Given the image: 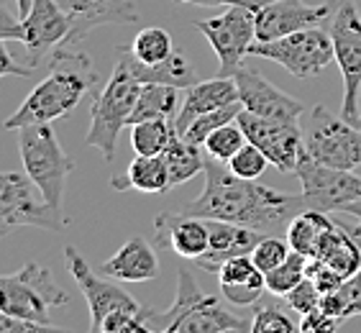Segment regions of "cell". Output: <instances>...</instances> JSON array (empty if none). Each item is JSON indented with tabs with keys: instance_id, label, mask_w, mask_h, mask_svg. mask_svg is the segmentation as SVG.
<instances>
[{
	"instance_id": "obj_1",
	"label": "cell",
	"mask_w": 361,
	"mask_h": 333,
	"mask_svg": "<svg viewBox=\"0 0 361 333\" xmlns=\"http://www.w3.org/2000/svg\"><path fill=\"white\" fill-rule=\"evenodd\" d=\"M300 210H305L302 195H285L257 180L238 177L228 164L208 157L205 188L195 200L182 205L180 213L218 218L262 234H285Z\"/></svg>"
},
{
	"instance_id": "obj_2",
	"label": "cell",
	"mask_w": 361,
	"mask_h": 333,
	"mask_svg": "<svg viewBox=\"0 0 361 333\" xmlns=\"http://www.w3.org/2000/svg\"><path fill=\"white\" fill-rule=\"evenodd\" d=\"M97 75L90 56L80 47H59L49 56V75L36 85L21 108L6 121L8 131H18L23 126L51 123L75 111L87 95Z\"/></svg>"
},
{
	"instance_id": "obj_3",
	"label": "cell",
	"mask_w": 361,
	"mask_h": 333,
	"mask_svg": "<svg viewBox=\"0 0 361 333\" xmlns=\"http://www.w3.org/2000/svg\"><path fill=\"white\" fill-rule=\"evenodd\" d=\"M144 320L149 328L164 333H228L251 328V323L241 320L236 313L226 310L221 298L202 292L188 267L177 274V295L172 305L167 310L144 308Z\"/></svg>"
},
{
	"instance_id": "obj_4",
	"label": "cell",
	"mask_w": 361,
	"mask_h": 333,
	"mask_svg": "<svg viewBox=\"0 0 361 333\" xmlns=\"http://www.w3.org/2000/svg\"><path fill=\"white\" fill-rule=\"evenodd\" d=\"M141 83L123 62H116L111 80L97 90L90 111V128L85 133V146H95L105 159L113 162L118 133L128 121L139 100Z\"/></svg>"
},
{
	"instance_id": "obj_5",
	"label": "cell",
	"mask_w": 361,
	"mask_h": 333,
	"mask_svg": "<svg viewBox=\"0 0 361 333\" xmlns=\"http://www.w3.org/2000/svg\"><path fill=\"white\" fill-rule=\"evenodd\" d=\"M18 152H21L23 172L31 177L44 200L56 213H62L64 185H67V177L75 169V164L56 141L51 123H34L18 128Z\"/></svg>"
},
{
	"instance_id": "obj_6",
	"label": "cell",
	"mask_w": 361,
	"mask_h": 333,
	"mask_svg": "<svg viewBox=\"0 0 361 333\" xmlns=\"http://www.w3.org/2000/svg\"><path fill=\"white\" fill-rule=\"evenodd\" d=\"M70 295L56 285L51 272L42 264L28 262L13 274L0 277V313L13 318L51 326L49 310L67 305Z\"/></svg>"
},
{
	"instance_id": "obj_7",
	"label": "cell",
	"mask_w": 361,
	"mask_h": 333,
	"mask_svg": "<svg viewBox=\"0 0 361 333\" xmlns=\"http://www.w3.org/2000/svg\"><path fill=\"white\" fill-rule=\"evenodd\" d=\"M302 136L310 159L338 169L361 166V128L343 116H334L323 105H313Z\"/></svg>"
},
{
	"instance_id": "obj_8",
	"label": "cell",
	"mask_w": 361,
	"mask_h": 333,
	"mask_svg": "<svg viewBox=\"0 0 361 333\" xmlns=\"http://www.w3.org/2000/svg\"><path fill=\"white\" fill-rule=\"evenodd\" d=\"M0 39L21 42L28 52L31 64H39L42 56L59 49L70 39V18L56 0H34V6L18 21L8 11H0Z\"/></svg>"
},
{
	"instance_id": "obj_9",
	"label": "cell",
	"mask_w": 361,
	"mask_h": 333,
	"mask_svg": "<svg viewBox=\"0 0 361 333\" xmlns=\"http://www.w3.org/2000/svg\"><path fill=\"white\" fill-rule=\"evenodd\" d=\"M249 54L277 62L279 67H285L290 75L300 77V80L320 75L328 64L336 62L331 31L315 26L295 31V34L274 39V42H254Z\"/></svg>"
},
{
	"instance_id": "obj_10",
	"label": "cell",
	"mask_w": 361,
	"mask_h": 333,
	"mask_svg": "<svg viewBox=\"0 0 361 333\" xmlns=\"http://www.w3.org/2000/svg\"><path fill=\"white\" fill-rule=\"evenodd\" d=\"M331 39H334L336 64L343 77V100L341 116L361 128L359 92H361V13L351 0H341L331 16Z\"/></svg>"
},
{
	"instance_id": "obj_11",
	"label": "cell",
	"mask_w": 361,
	"mask_h": 333,
	"mask_svg": "<svg viewBox=\"0 0 361 333\" xmlns=\"http://www.w3.org/2000/svg\"><path fill=\"white\" fill-rule=\"evenodd\" d=\"M195 31H200L210 42L218 56V75L233 77L243 67V56L249 54L251 44L257 42V18L254 0L251 6H228L221 16L195 21Z\"/></svg>"
},
{
	"instance_id": "obj_12",
	"label": "cell",
	"mask_w": 361,
	"mask_h": 333,
	"mask_svg": "<svg viewBox=\"0 0 361 333\" xmlns=\"http://www.w3.org/2000/svg\"><path fill=\"white\" fill-rule=\"evenodd\" d=\"M302 188L305 208L326 210V213H348L356 202H361V177L354 169L326 166L302 154L295 169Z\"/></svg>"
},
{
	"instance_id": "obj_13",
	"label": "cell",
	"mask_w": 361,
	"mask_h": 333,
	"mask_svg": "<svg viewBox=\"0 0 361 333\" xmlns=\"http://www.w3.org/2000/svg\"><path fill=\"white\" fill-rule=\"evenodd\" d=\"M36 185L28 174L3 172L0 174V229L11 234L18 226H34L44 231H62L67 223L62 213H56L44 198L34 195Z\"/></svg>"
},
{
	"instance_id": "obj_14",
	"label": "cell",
	"mask_w": 361,
	"mask_h": 333,
	"mask_svg": "<svg viewBox=\"0 0 361 333\" xmlns=\"http://www.w3.org/2000/svg\"><path fill=\"white\" fill-rule=\"evenodd\" d=\"M64 259H67V270L77 279V285L82 290L85 300H87V308H90V331L100 333L103 328V320L111 318L113 313H133V315H144V305L136 303V300L123 292L118 285L108 282L105 277L95 274L90 270V264L85 262L82 254L75 249V246H67L64 249Z\"/></svg>"
},
{
	"instance_id": "obj_15",
	"label": "cell",
	"mask_w": 361,
	"mask_h": 333,
	"mask_svg": "<svg viewBox=\"0 0 361 333\" xmlns=\"http://www.w3.org/2000/svg\"><path fill=\"white\" fill-rule=\"evenodd\" d=\"M238 126L243 128L246 139L257 144L269 157L271 166L279 172H295L305 154V136L300 131V123L290 121H269L262 116H254L249 111L238 113Z\"/></svg>"
},
{
	"instance_id": "obj_16",
	"label": "cell",
	"mask_w": 361,
	"mask_h": 333,
	"mask_svg": "<svg viewBox=\"0 0 361 333\" xmlns=\"http://www.w3.org/2000/svg\"><path fill=\"white\" fill-rule=\"evenodd\" d=\"M334 16V6H307L305 0H254L257 42H274Z\"/></svg>"
},
{
	"instance_id": "obj_17",
	"label": "cell",
	"mask_w": 361,
	"mask_h": 333,
	"mask_svg": "<svg viewBox=\"0 0 361 333\" xmlns=\"http://www.w3.org/2000/svg\"><path fill=\"white\" fill-rule=\"evenodd\" d=\"M238 85V100H241L243 111L262 116L269 121H290V123H300L302 113L307 105L298 97L287 95L271 83H267L264 77L257 75L254 70H241L233 75Z\"/></svg>"
},
{
	"instance_id": "obj_18",
	"label": "cell",
	"mask_w": 361,
	"mask_h": 333,
	"mask_svg": "<svg viewBox=\"0 0 361 333\" xmlns=\"http://www.w3.org/2000/svg\"><path fill=\"white\" fill-rule=\"evenodd\" d=\"M70 18V39L62 47H80L92 28L105 23H136L139 13L131 0H56Z\"/></svg>"
},
{
	"instance_id": "obj_19",
	"label": "cell",
	"mask_w": 361,
	"mask_h": 333,
	"mask_svg": "<svg viewBox=\"0 0 361 333\" xmlns=\"http://www.w3.org/2000/svg\"><path fill=\"white\" fill-rule=\"evenodd\" d=\"M154 229H157V241H167L174 254L188 262H197L210 249L208 221L200 215H188L180 210L169 213L167 210V213L157 215Z\"/></svg>"
},
{
	"instance_id": "obj_20",
	"label": "cell",
	"mask_w": 361,
	"mask_h": 333,
	"mask_svg": "<svg viewBox=\"0 0 361 333\" xmlns=\"http://www.w3.org/2000/svg\"><path fill=\"white\" fill-rule=\"evenodd\" d=\"M210 231V249L205 251V257H200L197 262H192L195 270L210 272L218 274L221 267L228 259L241 257V254H251L254 246L259 243V238L264 236L262 231L246 229V226H236L228 221H218V218H205Z\"/></svg>"
},
{
	"instance_id": "obj_21",
	"label": "cell",
	"mask_w": 361,
	"mask_h": 333,
	"mask_svg": "<svg viewBox=\"0 0 361 333\" xmlns=\"http://www.w3.org/2000/svg\"><path fill=\"white\" fill-rule=\"evenodd\" d=\"M238 103V85L233 77H221L216 80H205V83H195L185 90V103H182L177 119H174V131L185 133L188 126L192 123L197 116L210 113L223 105Z\"/></svg>"
},
{
	"instance_id": "obj_22",
	"label": "cell",
	"mask_w": 361,
	"mask_h": 333,
	"mask_svg": "<svg viewBox=\"0 0 361 333\" xmlns=\"http://www.w3.org/2000/svg\"><path fill=\"white\" fill-rule=\"evenodd\" d=\"M218 287L221 295L231 305L246 308L254 305L267 292V274L259 270L251 254H241L223 264L218 272Z\"/></svg>"
},
{
	"instance_id": "obj_23",
	"label": "cell",
	"mask_w": 361,
	"mask_h": 333,
	"mask_svg": "<svg viewBox=\"0 0 361 333\" xmlns=\"http://www.w3.org/2000/svg\"><path fill=\"white\" fill-rule=\"evenodd\" d=\"M100 272L105 277L123 279V282H149L159 274V259L146 238L133 236L103 264Z\"/></svg>"
},
{
	"instance_id": "obj_24",
	"label": "cell",
	"mask_w": 361,
	"mask_h": 333,
	"mask_svg": "<svg viewBox=\"0 0 361 333\" xmlns=\"http://www.w3.org/2000/svg\"><path fill=\"white\" fill-rule=\"evenodd\" d=\"M121 62L133 72V77L144 83H159V85H172V87H180V90H188L190 85L197 83V75H195V67L190 64V59L180 52H174L169 59L159 64H144L133 56L131 49H126L118 54Z\"/></svg>"
},
{
	"instance_id": "obj_25",
	"label": "cell",
	"mask_w": 361,
	"mask_h": 333,
	"mask_svg": "<svg viewBox=\"0 0 361 333\" xmlns=\"http://www.w3.org/2000/svg\"><path fill=\"white\" fill-rule=\"evenodd\" d=\"M336 226V221L328 218L326 210H315V208H305L300 210L295 218L287 226L285 236L290 241L292 251H300L302 257L315 259L318 257V249L326 234Z\"/></svg>"
},
{
	"instance_id": "obj_26",
	"label": "cell",
	"mask_w": 361,
	"mask_h": 333,
	"mask_svg": "<svg viewBox=\"0 0 361 333\" xmlns=\"http://www.w3.org/2000/svg\"><path fill=\"white\" fill-rule=\"evenodd\" d=\"M113 188L116 190H139V193H167L172 190V180H169V169L164 157H141L136 154V159L128 164L123 177H113Z\"/></svg>"
},
{
	"instance_id": "obj_27",
	"label": "cell",
	"mask_w": 361,
	"mask_h": 333,
	"mask_svg": "<svg viewBox=\"0 0 361 333\" xmlns=\"http://www.w3.org/2000/svg\"><path fill=\"white\" fill-rule=\"evenodd\" d=\"M315 259L326 262L328 267H334V270L338 272L341 277L348 279L361 270V246L354 241V236L336 221V226L328 231L323 243H320L318 257Z\"/></svg>"
},
{
	"instance_id": "obj_28",
	"label": "cell",
	"mask_w": 361,
	"mask_h": 333,
	"mask_svg": "<svg viewBox=\"0 0 361 333\" xmlns=\"http://www.w3.org/2000/svg\"><path fill=\"white\" fill-rule=\"evenodd\" d=\"M180 87L172 85H159V83H144L141 85L139 100L131 113L128 126L139 123V121H152V119H169L174 121L180 113Z\"/></svg>"
},
{
	"instance_id": "obj_29",
	"label": "cell",
	"mask_w": 361,
	"mask_h": 333,
	"mask_svg": "<svg viewBox=\"0 0 361 333\" xmlns=\"http://www.w3.org/2000/svg\"><path fill=\"white\" fill-rule=\"evenodd\" d=\"M161 157L167 162L172 188L185 185V182H190L200 172H205V157L200 154V146L190 144L188 139H182L180 133H174Z\"/></svg>"
},
{
	"instance_id": "obj_30",
	"label": "cell",
	"mask_w": 361,
	"mask_h": 333,
	"mask_svg": "<svg viewBox=\"0 0 361 333\" xmlns=\"http://www.w3.org/2000/svg\"><path fill=\"white\" fill-rule=\"evenodd\" d=\"M254 318H251V333H295L300 331V323L290 315L292 308L287 305V300L282 303L279 295L271 298H262L254 303Z\"/></svg>"
},
{
	"instance_id": "obj_31",
	"label": "cell",
	"mask_w": 361,
	"mask_h": 333,
	"mask_svg": "<svg viewBox=\"0 0 361 333\" xmlns=\"http://www.w3.org/2000/svg\"><path fill=\"white\" fill-rule=\"evenodd\" d=\"M174 133H177L174 121L169 119L139 121L131 126V146L141 157H159V154H164Z\"/></svg>"
},
{
	"instance_id": "obj_32",
	"label": "cell",
	"mask_w": 361,
	"mask_h": 333,
	"mask_svg": "<svg viewBox=\"0 0 361 333\" xmlns=\"http://www.w3.org/2000/svg\"><path fill=\"white\" fill-rule=\"evenodd\" d=\"M131 52L139 62L159 64L174 54L172 36H169V31H164L159 26H146L136 34V39L131 44Z\"/></svg>"
},
{
	"instance_id": "obj_33",
	"label": "cell",
	"mask_w": 361,
	"mask_h": 333,
	"mask_svg": "<svg viewBox=\"0 0 361 333\" xmlns=\"http://www.w3.org/2000/svg\"><path fill=\"white\" fill-rule=\"evenodd\" d=\"M305 277H307V257H302L300 251H292L277 270L267 272V290H269L271 295L285 298L287 292H290L292 287H298Z\"/></svg>"
},
{
	"instance_id": "obj_34",
	"label": "cell",
	"mask_w": 361,
	"mask_h": 333,
	"mask_svg": "<svg viewBox=\"0 0 361 333\" xmlns=\"http://www.w3.org/2000/svg\"><path fill=\"white\" fill-rule=\"evenodd\" d=\"M241 111H243V105H241V100H238V103L223 105V108H216V111L202 113V116H197V119L188 126V131L182 133V139H188L190 144H195V146H202L210 133L216 131V128H221V126L231 123V121H236Z\"/></svg>"
},
{
	"instance_id": "obj_35",
	"label": "cell",
	"mask_w": 361,
	"mask_h": 333,
	"mask_svg": "<svg viewBox=\"0 0 361 333\" xmlns=\"http://www.w3.org/2000/svg\"><path fill=\"white\" fill-rule=\"evenodd\" d=\"M246 141L249 139H246L243 128L238 126V121H231V123L221 126V128H216V131L210 133L202 146H205V154H208L210 159H218V162H223V164H228Z\"/></svg>"
},
{
	"instance_id": "obj_36",
	"label": "cell",
	"mask_w": 361,
	"mask_h": 333,
	"mask_svg": "<svg viewBox=\"0 0 361 333\" xmlns=\"http://www.w3.org/2000/svg\"><path fill=\"white\" fill-rule=\"evenodd\" d=\"M290 254H292V246L287 238H282L279 234H264V236L259 238L257 246H254V251H251V259L267 274V272L277 270Z\"/></svg>"
},
{
	"instance_id": "obj_37",
	"label": "cell",
	"mask_w": 361,
	"mask_h": 333,
	"mask_svg": "<svg viewBox=\"0 0 361 333\" xmlns=\"http://www.w3.org/2000/svg\"><path fill=\"white\" fill-rule=\"evenodd\" d=\"M267 164H271L269 157H267L257 144H251V141H246L236 152V157L228 162L231 169H233L238 177H246V180H259V177L264 174Z\"/></svg>"
},
{
	"instance_id": "obj_38",
	"label": "cell",
	"mask_w": 361,
	"mask_h": 333,
	"mask_svg": "<svg viewBox=\"0 0 361 333\" xmlns=\"http://www.w3.org/2000/svg\"><path fill=\"white\" fill-rule=\"evenodd\" d=\"M320 298H323V292L315 287V282L310 277H305L298 287H292L285 295L287 305L295 313H300V315H307V313H313L315 308H320Z\"/></svg>"
},
{
	"instance_id": "obj_39",
	"label": "cell",
	"mask_w": 361,
	"mask_h": 333,
	"mask_svg": "<svg viewBox=\"0 0 361 333\" xmlns=\"http://www.w3.org/2000/svg\"><path fill=\"white\" fill-rule=\"evenodd\" d=\"M307 277L313 279L315 287H318L323 295L341 290V287H343V282H346V279L341 277L334 267H328V264L320 262V259H307Z\"/></svg>"
},
{
	"instance_id": "obj_40",
	"label": "cell",
	"mask_w": 361,
	"mask_h": 333,
	"mask_svg": "<svg viewBox=\"0 0 361 333\" xmlns=\"http://www.w3.org/2000/svg\"><path fill=\"white\" fill-rule=\"evenodd\" d=\"M336 328H341V320L334 318V315H328V313L320 310V308H315L313 313L302 315V320H300V331L302 333H331V331H336Z\"/></svg>"
},
{
	"instance_id": "obj_41",
	"label": "cell",
	"mask_w": 361,
	"mask_h": 333,
	"mask_svg": "<svg viewBox=\"0 0 361 333\" xmlns=\"http://www.w3.org/2000/svg\"><path fill=\"white\" fill-rule=\"evenodd\" d=\"M54 331L51 326H42V323H31V320L13 318L8 313H0V333H44Z\"/></svg>"
},
{
	"instance_id": "obj_42",
	"label": "cell",
	"mask_w": 361,
	"mask_h": 333,
	"mask_svg": "<svg viewBox=\"0 0 361 333\" xmlns=\"http://www.w3.org/2000/svg\"><path fill=\"white\" fill-rule=\"evenodd\" d=\"M0 54H3V59H0V75H18V77H31L36 72L34 64H18L11 56V49H8V42L6 39H0Z\"/></svg>"
},
{
	"instance_id": "obj_43",
	"label": "cell",
	"mask_w": 361,
	"mask_h": 333,
	"mask_svg": "<svg viewBox=\"0 0 361 333\" xmlns=\"http://www.w3.org/2000/svg\"><path fill=\"white\" fill-rule=\"evenodd\" d=\"M341 290L346 292L348 303H351V315H361V270L354 277H348Z\"/></svg>"
},
{
	"instance_id": "obj_44",
	"label": "cell",
	"mask_w": 361,
	"mask_h": 333,
	"mask_svg": "<svg viewBox=\"0 0 361 333\" xmlns=\"http://www.w3.org/2000/svg\"><path fill=\"white\" fill-rule=\"evenodd\" d=\"M182 6H251V0H177Z\"/></svg>"
},
{
	"instance_id": "obj_45",
	"label": "cell",
	"mask_w": 361,
	"mask_h": 333,
	"mask_svg": "<svg viewBox=\"0 0 361 333\" xmlns=\"http://www.w3.org/2000/svg\"><path fill=\"white\" fill-rule=\"evenodd\" d=\"M351 218H354L351 223H341V221L338 223L348 231V234H351V236H354V241L361 246V218H356V215H351Z\"/></svg>"
},
{
	"instance_id": "obj_46",
	"label": "cell",
	"mask_w": 361,
	"mask_h": 333,
	"mask_svg": "<svg viewBox=\"0 0 361 333\" xmlns=\"http://www.w3.org/2000/svg\"><path fill=\"white\" fill-rule=\"evenodd\" d=\"M31 6H34V0H18V13L26 16L31 11Z\"/></svg>"
},
{
	"instance_id": "obj_47",
	"label": "cell",
	"mask_w": 361,
	"mask_h": 333,
	"mask_svg": "<svg viewBox=\"0 0 361 333\" xmlns=\"http://www.w3.org/2000/svg\"><path fill=\"white\" fill-rule=\"evenodd\" d=\"M326 3H331V6H334V11H336V8H338L341 0H326Z\"/></svg>"
}]
</instances>
